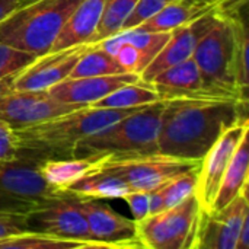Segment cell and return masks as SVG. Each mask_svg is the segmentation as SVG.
Here are the masks:
<instances>
[{"instance_id":"cell-1","label":"cell","mask_w":249,"mask_h":249,"mask_svg":"<svg viewBox=\"0 0 249 249\" xmlns=\"http://www.w3.org/2000/svg\"><path fill=\"white\" fill-rule=\"evenodd\" d=\"M248 101L226 98H175L163 101L158 152L201 160L233 124L248 118Z\"/></svg>"},{"instance_id":"cell-2","label":"cell","mask_w":249,"mask_h":249,"mask_svg":"<svg viewBox=\"0 0 249 249\" xmlns=\"http://www.w3.org/2000/svg\"><path fill=\"white\" fill-rule=\"evenodd\" d=\"M140 108L143 107L109 109L86 105L34 125L15 130L18 159L39 165L48 159L73 158V150L80 140L123 120Z\"/></svg>"},{"instance_id":"cell-3","label":"cell","mask_w":249,"mask_h":249,"mask_svg":"<svg viewBox=\"0 0 249 249\" xmlns=\"http://www.w3.org/2000/svg\"><path fill=\"white\" fill-rule=\"evenodd\" d=\"M163 101L153 102L77 143L73 158L101 159L158 153Z\"/></svg>"},{"instance_id":"cell-4","label":"cell","mask_w":249,"mask_h":249,"mask_svg":"<svg viewBox=\"0 0 249 249\" xmlns=\"http://www.w3.org/2000/svg\"><path fill=\"white\" fill-rule=\"evenodd\" d=\"M82 0H23L0 20V42L41 55Z\"/></svg>"},{"instance_id":"cell-5","label":"cell","mask_w":249,"mask_h":249,"mask_svg":"<svg viewBox=\"0 0 249 249\" xmlns=\"http://www.w3.org/2000/svg\"><path fill=\"white\" fill-rule=\"evenodd\" d=\"M239 13H220L217 22L203 35L193 53L204 88L214 98L248 101L247 95L238 88L235 77L236 16Z\"/></svg>"},{"instance_id":"cell-6","label":"cell","mask_w":249,"mask_h":249,"mask_svg":"<svg viewBox=\"0 0 249 249\" xmlns=\"http://www.w3.org/2000/svg\"><path fill=\"white\" fill-rule=\"evenodd\" d=\"M198 219L200 201L194 193L179 204L136 222L139 242L146 249H193Z\"/></svg>"},{"instance_id":"cell-7","label":"cell","mask_w":249,"mask_h":249,"mask_svg":"<svg viewBox=\"0 0 249 249\" xmlns=\"http://www.w3.org/2000/svg\"><path fill=\"white\" fill-rule=\"evenodd\" d=\"M98 169L123 179L131 191H152L181 172L200 168L201 160H185L163 153L101 158Z\"/></svg>"},{"instance_id":"cell-8","label":"cell","mask_w":249,"mask_h":249,"mask_svg":"<svg viewBox=\"0 0 249 249\" xmlns=\"http://www.w3.org/2000/svg\"><path fill=\"white\" fill-rule=\"evenodd\" d=\"M61 193L44 181L35 163L20 159L0 163V210L29 213L42 200Z\"/></svg>"},{"instance_id":"cell-9","label":"cell","mask_w":249,"mask_h":249,"mask_svg":"<svg viewBox=\"0 0 249 249\" xmlns=\"http://www.w3.org/2000/svg\"><path fill=\"white\" fill-rule=\"evenodd\" d=\"M82 108V105L64 104L54 99L47 90H23L0 80V120L13 130H20L44 120Z\"/></svg>"},{"instance_id":"cell-10","label":"cell","mask_w":249,"mask_h":249,"mask_svg":"<svg viewBox=\"0 0 249 249\" xmlns=\"http://www.w3.org/2000/svg\"><path fill=\"white\" fill-rule=\"evenodd\" d=\"M29 231H38L66 239L82 241L95 248L90 241L88 222L80 212L76 197L61 193L38 203L29 213Z\"/></svg>"},{"instance_id":"cell-11","label":"cell","mask_w":249,"mask_h":249,"mask_svg":"<svg viewBox=\"0 0 249 249\" xmlns=\"http://www.w3.org/2000/svg\"><path fill=\"white\" fill-rule=\"evenodd\" d=\"M74 197V196H73ZM95 248H142L136 220L127 219L95 198H77Z\"/></svg>"},{"instance_id":"cell-12","label":"cell","mask_w":249,"mask_h":249,"mask_svg":"<svg viewBox=\"0 0 249 249\" xmlns=\"http://www.w3.org/2000/svg\"><path fill=\"white\" fill-rule=\"evenodd\" d=\"M248 214V188L220 210L203 212L200 209L193 249H236L242 222Z\"/></svg>"},{"instance_id":"cell-13","label":"cell","mask_w":249,"mask_h":249,"mask_svg":"<svg viewBox=\"0 0 249 249\" xmlns=\"http://www.w3.org/2000/svg\"><path fill=\"white\" fill-rule=\"evenodd\" d=\"M247 133H249L248 118L233 124L226 131H223V134L216 140V143L209 149L206 156L201 159L196 194L200 201V209L203 212H210L222 177L239 142Z\"/></svg>"},{"instance_id":"cell-14","label":"cell","mask_w":249,"mask_h":249,"mask_svg":"<svg viewBox=\"0 0 249 249\" xmlns=\"http://www.w3.org/2000/svg\"><path fill=\"white\" fill-rule=\"evenodd\" d=\"M169 36L171 32H143L128 29L120 31L118 34L95 44L111 54L125 71L140 76L168 42Z\"/></svg>"},{"instance_id":"cell-15","label":"cell","mask_w":249,"mask_h":249,"mask_svg":"<svg viewBox=\"0 0 249 249\" xmlns=\"http://www.w3.org/2000/svg\"><path fill=\"white\" fill-rule=\"evenodd\" d=\"M219 18H220V12L219 9H214L196 18L187 25L174 29L163 48L140 73V79L149 82L162 70L174 64H178L187 58H191L198 41L217 22Z\"/></svg>"},{"instance_id":"cell-16","label":"cell","mask_w":249,"mask_h":249,"mask_svg":"<svg viewBox=\"0 0 249 249\" xmlns=\"http://www.w3.org/2000/svg\"><path fill=\"white\" fill-rule=\"evenodd\" d=\"M85 47L86 44L41 54L20 71L10 76V83L23 90H48L70 76Z\"/></svg>"},{"instance_id":"cell-17","label":"cell","mask_w":249,"mask_h":249,"mask_svg":"<svg viewBox=\"0 0 249 249\" xmlns=\"http://www.w3.org/2000/svg\"><path fill=\"white\" fill-rule=\"evenodd\" d=\"M139 79V74L130 71L104 76L67 77L63 82L51 86L47 92L60 102L86 107L127 83L137 82Z\"/></svg>"},{"instance_id":"cell-18","label":"cell","mask_w":249,"mask_h":249,"mask_svg":"<svg viewBox=\"0 0 249 249\" xmlns=\"http://www.w3.org/2000/svg\"><path fill=\"white\" fill-rule=\"evenodd\" d=\"M149 82L158 92L160 101L175 98H214L206 90L201 73L193 57L162 70Z\"/></svg>"},{"instance_id":"cell-19","label":"cell","mask_w":249,"mask_h":249,"mask_svg":"<svg viewBox=\"0 0 249 249\" xmlns=\"http://www.w3.org/2000/svg\"><path fill=\"white\" fill-rule=\"evenodd\" d=\"M104 0H82L58 31L50 51L89 44L101 20Z\"/></svg>"},{"instance_id":"cell-20","label":"cell","mask_w":249,"mask_h":249,"mask_svg":"<svg viewBox=\"0 0 249 249\" xmlns=\"http://www.w3.org/2000/svg\"><path fill=\"white\" fill-rule=\"evenodd\" d=\"M249 172V152H248V133L239 142L219 185L214 201L210 212H216L228 206L235 200L244 190L248 188Z\"/></svg>"},{"instance_id":"cell-21","label":"cell","mask_w":249,"mask_h":249,"mask_svg":"<svg viewBox=\"0 0 249 249\" xmlns=\"http://www.w3.org/2000/svg\"><path fill=\"white\" fill-rule=\"evenodd\" d=\"M219 7L220 4L212 6V4L197 3L193 0H177L160 9L158 13L142 22L134 29L143 32H172L174 29L187 25L196 18Z\"/></svg>"},{"instance_id":"cell-22","label":"cell","mask_w":249,"mask_h":249,"mask_svg":"<svg viewBox=\"0 0 249 249\" xmlns=\"http://www.w3.org/2000/svg\"><path fill=\"white\" fill-rule=\"evenodd\" d=\"M128 191V185L118 177L99 171L98 168L67 185L63 193L77 198H123Z\"/></svg>"},{"instance_id":"cell-23","label":"cell","mask_w":249,"mask_h":249,"mask_svg":"<svg viewBox=\"0 0 249 249\" xmlns=\"http://www.w3.org/2000/svg\"><path fill=\"white\" fill-rule=\"evenodd\" d=\"M96 168H98V160L80 159V158L48 159L38 165V171L44 178V181L61 191L67 185L82 178L83 175L95 171Z\"/></svg>"},{"instance_id":"cell-24","label":"cell","mask_w":249,"mask_h":249,"mask_svg":"<svg viewBox=\"0 0 249 249\" xmlns=\"http://www.w3.org/2000/svg\"><path fill=\"white\" fill-rule=\"evenodd\" d=\"M160 101L158 92L150 85V82H144L139 79L137 82L127 83L109 95L89 104L93 108H109V109H128V108H139L153 102Z\"/></svg>"},{"instance_id":"cell-25","label":"cell","mask_w":249,"mask_h":249,"mask_svg":"<svg viewBox=\"0 0 249 249\" xmlns=\"http://www.w3.org/2000/svg\"><path fill=\"white\" fill-rule=\"evenodd\" d=\"M88 244L74 239H66L55 235L25 231L0 239V249H86Z\"/></svg>"},{"instance_id":"cell-26","label":"cell","mask_w":249,"mask_h":249,"mask_svg":"<svg viewBox=\"0 0 249 249\" xmlns=\"http://www.w3.org/2000/svg\"><path fill=\"white\" fill-rule=\"evenodd\" d=\"M115 73H125V70L111 54L102 50L98 44H86L69 77L104 76Z\"/></svg>"},{"instance_id":"cell-27","label":"cell","mask_w":249,"mask_h":249,"mask_svg":"<svg viewBox=\"0 0 249 249\" xmlns=\"http://www.w3.org/2000/svg\"><path fill=\"white\" fill-rule=\"evenodd\" d=\"M137 1L139 0H104L101 20L89 44L99 42L118 34Z\"/></svg>"},{"instance_id":"cell-28","label":"cell","mask_w":249,"mask_h":249,"mask_svg":"<svg viewBox=\"0 0 249 249\" xmlns=\"http://www.w3.org/2000/svg\"><path fill=\"white\" fill-rule=\"evenodd\" d=\"M198 172H200V168L181 172L162 185L163 210L179 204L188 196L196 193L197 182H198Z\"/></svg>"},{"instance_id":"cell-29","label":"cell","mask_w":249,"mask_h":249,"mask_svg":"<svg viewBox=\"0 0 249 249\" xmlns=\"http://www.w3.org/2000/svg\"><path fill=\"white\" fill-rule=\"evenodd\" d=\"M248 50V31H247L245 20H244V18H241V13H239L236 16V60H235V77H236L238 88L245 95H247V89H248L249 83Z\"/></svg>"},{"instance_id":"cell-30","label":"cell","mask_w":249,"mask_h":249,"mask_svg":"<svg viewBox=\"0 0 249 249\" xmlns=\"http://www.w3.org/2000/svg\"><path fill=\"white\" fill-rule=\"evenodd\" d=\"M36 55L0 42V80L7 79L35 60Z\"/></svg>"},{"instance_id":"cell-31","label":"cell","mask_w":249,"mask_h":249,"mask_svg":"<svg viewBox=\"0 0 249 249\" xmlns=\"http://www.w3.org/2000/svg\"><path fill=\"white\" fill-rule=\"evenodd\" d=\"M174 1H177V0H139L137 4L134 6V9L131 10V13L128 15V18L125 19V22L123 23L121 31L134 29L142 22H144L146 19H149L150 16L158 13L160 9H163L165 6H168Z\"/></svg>"},{"instance_id":"cell-32","label":"cell","mask_w":249,"mask_h":249,"mask_svg":"<svg viewBox=\"0 0 249 249\" xmlns=\"http://www.w3.org/2000/svg\"><path fill=\"white\" fill-rule=\"evenodd\" d=\"M29 231L28 213L0 210V239Z\"/></svg>"},{"instance_id":"cell-33","label":"cell","mask_w":249,"mask_h":249,"mask_svg":"<svg viewBox=\"0 0 249 249\" xmlns=\"http://www.w3.org/2000/svg\"><path fill=\"white\" fill-rule=\"evenodd\" d=\"M18 159V146L15 130L0 120V163L13 162Z\"/></svg>"},{"instance_id":"cell-34","label":"cell","mask_w":249,"mask_h":249,"mask_svg":"<svg viewBox=\"0 0 249 249\" xmlns=\"http://www.w3.org/2000/svg\"><path fill=\"white\" fill-rule=\"evenodd\" d=\"M123 200L128 204L136 222L149 216V193L146 191H128Z\"/></svg>"},{"instance_id":"cell-35","label":"cell","mask_w":249,"mask_h":249,"mask_svg":"<svg viewBox=\"0 0 249 249\" xmlns=\"http://www.w3.org/2000/svg\"><path fill=\"white\" fill-rule=\"evenodd\" d=\"M236 249H249V214L245 216L239 235H238V242H236Z\"/></svg>"},{"instance_id":"cell-36","label":"cell","mask_w":249,"mask_h":249,"mask_svg":"<svg viewBox=\"0 0 249 249\" xmlns=\"http://www.w3.org/2000/svg\"><path fill=\"white\" fill-rule=\"evenodd\" d=\"M19 3L20 0H0V20H3Z\"/></svg>"},{"instance_id":"cell-37","label":"cell","mask_w":249,"mask_h":249,"mask_svg":"<svg viewBox=\"0 0 249 249\" xmlns=\"http://www.w3.org/2000/svg\"><path fill=\"white\" fill-rule=\"evenodd\" d=\"M197 3H203V4H212V6H219L223 0H193Z\"/></svg>"},{"instance_id":"cell-38","label":"cell","mask_w":249,"mask_h":249,"mask_svg":"<svg viewBox=\"0 0 249 249\" xmlns=\"http://www.w3.org/2000/svg\"><path fill=\"white\" fill-rule=\"evenodd\" d=\"M20 1H23V0H20Z\"/></svg>"}]
</instances>
